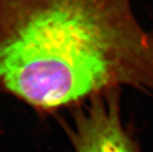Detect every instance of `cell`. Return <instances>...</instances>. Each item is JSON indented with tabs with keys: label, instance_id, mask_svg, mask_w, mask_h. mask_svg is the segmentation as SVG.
<instances>
[{
	"label": "cell",
	"instance_id": "obj_2",
	"mask_svg": "<svg viewBox=\"0 0 153 152\" xmlns=\"http://www.w3.org/2000/svg\"><path fill=\"white\" fill-rule=\"evenodd\" d=\"M120 90L98 95L72 110L66 125L74 152H140L124 127Z\"/></svg>",
	"mask_w": 153,
	"mask_h": 152
},
{
	"label": "cell",
	"instance_id": "obj_1",
	"mask_svg": "<svg viewBox=\"0 0 153 152\" xmlns=\"http://www.w3.org/2000/svg\"><path fill=\"white\" fill-rule=\"evenodd\" d=\"M119 0H0V93L41 114L123 86L153 94V39Z\"/></svg>",
	"mask_w": 153,
	"mask_h": 152
}]
</instances>
